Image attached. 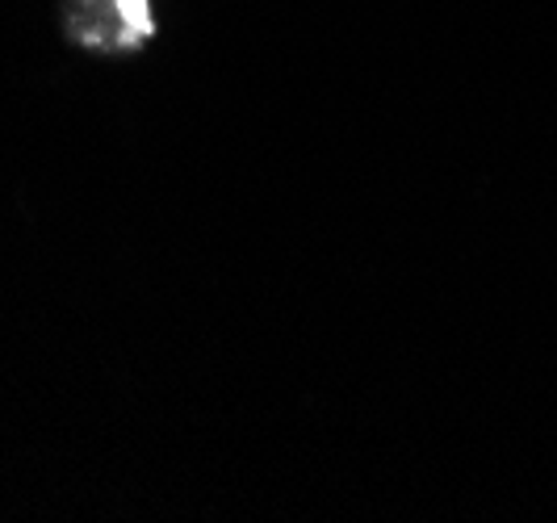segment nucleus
<instances>
[{
  "instance_id": "obj_1",
  "label": "nucleus",
  "mask_w": 557,
  "mask_h": 523,
  "mask_svg": "<svg viewBox=\"0 0 557 523\" xmlns=\"http://www.w3.org/2000/svg\"><path fill=\"white\" fill-rule=\"evenodd\" d=\"M67 29L92 51L106 47L131 51L156 34V17H151V0H76Z\"/></svg>"
}]
</instances>
